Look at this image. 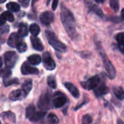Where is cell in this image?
I'll list each match as a JSON object with an SVG mask.
<instances>
[{"label":"cell","instance_id":"6da1fadb","mask_svg":"<svg viewBox=\"0 0 124 124\" xmlns=\"http://www.w3.org/2000/svg\"><path fill=\"white\" fill-rule=\"evenodd\" d=\"M60 17L62 25L68 36L72 39H76L78 36L76 28V20L72 12L65 7L64 4H62L61 6Z\"/></svg>","mask_w":124,"mask_h":124},{"label":"cell","instance_id":"7a4b0ae2","mask_svg":"<svg viewBox=\"0 0 124 124\" xmlns=\"http://www.w3.org/2000/svg\"><path fill=\"white\" fill-rule=\"evenodd\" d=\"M45 35H46V38L49 42V44L57 52H62L64 53L67 51V47L66 45L64 44L63 43H62L61 41H60L58 40V39L57 38V36H55V34L49 30H46L45 32Z\"/></svg>","mask_w":124,"mask_h":124},{"label":"cell","instance_id":"3957f363","mask_svg":"<svg viewBox=\"0 0 124 124\" xmlns=\"http://www.w3.org/2000/svg\"><path fill=\"white\" fill-rule=\"evenodd\" d=\"M99 52H100V54L102 59V62H103V65L104 67L105 68L107 75L108 76L109 78L110 79H113L115 78L116 76V68H114V66L113 65L112 62H110V60L108 59V56L105 54L102 47L101 46H99Z\"/></svg>","mask_w":124,"mask_h":124},{"label":"cell","instance_id":"277c9868","mask_svg":"<svg viewBox=\"0 0 124 124\" xmlns=\"http://www.w3.org/2000/svg\"><path fill=\"white\" fill-rule=\"evenodd\" d=\"M4 63L7 68H12L18 60V54L13 51H8L4 54Z\"/></svg>","mask_w":124,"mask_h":124},{"label":"cell","instance_id":"5b68a950","mask_svg":"<svg viewBox=\"0 0 124 124\" xmlns=\"http://www.w3.org/2000/svg\"><path fill=\"white\" fill-rule=\"evenodd\" d=\"M51 94L49 92L43 93L38 102V107L43 110H47L51 108Z\"/></svg>","mask_w":124,"mask_h":124},{"label":"cell","instance_id":"8992f818","mask_svg":"<svg viewBox=\"0 0 124 124\" xmlns=\"http://www.w3.org/2000/svg\"><path fill=\"white\" fill-rule=\"evenodd\" d=\"M100 77L98 76H94L90 78L89 79H88L86 81L81 82V85L84 89L86 90H92V89H94L97 86H98V85L100 84Z\"/></svg>","mask_w":124,"mask_h":124},{"label":"cell","instance_id":"52a82bcc","mask_svg":"<svg viewBox=\"0 0 124 124\" xmlns=\"http://www.w3.org/2000/svg\"><path fill=\"white\" fill-rule=\"evenodd\" d=\"M66 102H67V97L63 93L60 92L54 93V98L52 100L53 105L54 106V108H60L62 107L63 105H65Z\"/></svg>","mask_w":124,"mask_h":124},{"label":"cell","instance_id":"ba28073f","mask_svg":"<svg viewBox=\"0 0 124 124\" xmlns=\"http://www.w3.org/2000/svg\"><path fill=\"white\" fill-rule=\"evenodd\" d=\"M43 65L48 70H52L56 68V64L49 52H45L43 55Z\"/></svg>","mask_w":124,"mask_h":124},{"label":"cell","instance_id":"9c48e42d","mask_svg":"<svg viewBox=\"0 0 124 124\" xmlns=\"http://www.w3.org/2000/svg\"><path fill=\"white\" fill-rule=\"evenodd\" d=\"M21 73L23 75H29V74L37 75L39 74V71L37 68L31 66V65L25 62L21 66Z\"/></svg>","mask_w":124,"mask_h":124},{"label":"cell","instance_id":"30bf717a","mask_svg":"<svg viewBox=\"0 0 124 124\" xmlns=\"http://www.w3.org/2000/svg\"><path fill=\"white\" fill-rule=\"evenodd\" d=\"M54 14L49 11H46L41 13L40 15V21L42 24L45 25H48L51 23H52L54 20Z\"/></svg>","mask_w":124,"mask_h":124},{"label":"cell","instance_id":"8fae6325","mask_svg":"<svg viewBox=\"0 0 124 124\" xmlns=\"http://www.w3.org/2000/svg\"><path fill=\"white\" fill-rule=\"evenodd\" d=\"M26 97V95L25 94V93L23 92L22 89H16L12 91L10 94H9V99L12 101H17V100H21L23 99H24Z\"/></svg>","mask_w":124,"mask_h":124},{"label":"cell","instance_id":"7c38bea8","mask_svg":"<svg viewBox=\"0 0 124 124\" xmlns=\"http://www.w3.org/2000/svg\"><path fill=\"white\" fill-rule=\"evenodd\" d=\"M86 6L89 8L90 12H94V14H96L97 16H99L101 18L103 17V16H104L103 12H102L101 8H100L97 4H94L91 1H86Z\"/></svg>","mask_w":124,"mask_h":124},{"label":"cell","instance_id":"4fadbf2b","mask_svg":"<svg viewBox=\"0 0 124 124\" xmlns=\"http://www.w3.org/2000/svg\"><path fill=\"white\" fill-rule=\"evenodd\" d=\"M21 41H22V40L20 39V37L17 35V33H12L8 39L7 44L10 47H16L17 46V44Z\"/></svg>","mask_w":124,"mask_h":124},{"label":"cell","instance_id":"5bb4252c","mask_svg":"<svg viewBox=\"0 0 124 124\" xmlns=\"http://www.w3.org/2000/svg\"><path fill=\"white\" fill-rule=\"evenodd\" d=\"M108 92H109V89L106 86L105 84H102L99 86H97L94 89V94L98 97L105 95L108 94Z\"/></svg>","mask_w":124,"mask_h":124},{"label":"cell","instance_id":"9a60e30c","mask_svg":"<svg viewBox=\"0 0 124 124\" xmlns=\"http://www.w3.org/2000/svg\"><path fill=\"white\" fill-rule=\"evenodd\" d=\"M65 86L66 87V89L70 92V93L75 97V98H78L80 96V93L78 89L76 87V86H74L73 84L70 83V82H67L65 83Z\"/></svg>","mask_w":124,"mask_h":124},{"label":"cell","instance_id":"2e32d148","mask_svg":"<svg viewBox=\"0 0 124 124\" xmlns=\"http://www.w3.org/2000/svg\"><path fill=\"white\" fill-rule=\"evenodd\" d=\"M31 41L33 49H35L37 51H43L44 50V46H43L41 40L38 37L32 36L31 38Z\"/></svg>","mask_w":124,"mask_h":124},{"label":"cell","instance_id":"e0dca14e","mask_svg":"<svg viewBox=\"0 0 124 124\" xmlns=\"http://www.w3.org/2000/svg\"><path fill=\"white\" fill-rule=\"evenodd\" d=\"M1 117L4 120V121H8L12 124L16 122V117L15 113H13L11 111H6L3 112L1 114Z\"/></svg>","mask_w":124,"mask_h":124},{"label":"cell","instance_id":"ac0fdd59","mask_svg":"<svg viewBox=\"0 0 124 124\" xmlns=\"http://www.w3.org/2000/svg\"><path fill=\"white\" fill-rule=\"evenodd\" d=\"M32 86H33V83H32V80L31 79H27L25 80L23 84H22V88L21 89L23 90V92L25 93V94L27 96L28 94V93L31 92V90L32 89Z\"/></svg>","mask_w":124,"mask_h":124},{"label":"cell","instance_id":"d6986e66","mask_svg":"<svg viewBox=\"0 0 124 124\" xmlns=\"http://www.w3.org/2000/svg\"><path fill=\"white\" fill-rule=\"evenodd\" d=\"M28 34V25L25 23H21L19 26L18 31H17V35L20 37H25L27 36Z\"/></svg>","mask_w":124,"mask_h":124},{"label":"cell","instance_id":"ffe728a7","mask_svg":"<svg viewBox=\"0 0 124 124\" xmlns=\"http://www.w3.org/2000/svg\"><path fill=\"white\" fill-rule=\"evenodd\" d=\"M46 114V111H40V112L34 113L33 115V116L31 117L29 119L32 122H39V121H41L44 118Z\"/></svg>","mask_w":124,"mask_h":124},{"label":"cell","instance_id":"44dd1931","mask_svg":"<svg viewBox=\"0 0 124 124\" xmlns=\"http://www.w3.org/2000/svg\"><path fill=\"white\" fill-rule=\"evenodd\" d=\"M28 61L31 65H39L41 62V57L40 55H39L37 54H32V55H31V56H29L28 57Z\"/></svg>","mask_w":124,"mask_h":124},{"label":"cell","instance_id":"7402d4cb","mask_svg":"<svg viewBox=\"0 0 124 124\" xmlns=\"http://www.w3.org/2000/svg\"><path fill=\"white\" fill-rule=\"evenodd\" d=\"M6 7H7V9H8V11L10 12H17L20 9V4L16 3V2H13V1L9 2Z\"/></svg>","mask_w":124,"mask_h":124},{"label":"cell","instance_id":"603a6c76","mask_svg":"<svg viewBox=\"0 0 124 124\" xmlns=\"http://www.w3.org/2000/svg\"><path fill=\"white\" fill-rule=\"evenodd\" d=\"M116 39L118 42V47L119 49L121 50V53L124 54V33H119L118 34H117Z\"/></svg>","mask_w":124,"mask_h":124},{"label":"cell","instance_id":"cb8c5ba5","mask_svg":"<svg viewBox=\"0 0 124 124\" xmlns=\"http://www.w3.org/2000/svg\"><path fill=\"white\" fill-rule=\"evenodd\" d=\"M113 92L117 99L120 100H123L124 99V89L122 87L118 86V87H114L113 88Z\"/></svg>","mask_w":124,"mask_h":124},{"label":"cell","instance_id":"d4e9b609","mask_svg":"<svg viewBox=\"0 0 124 124\" xmlns=\"http://www.w3.org/2000/svg\"><path fill=\"white\" fill-rule=\"evenodd\" d=\"M29 31H30L31 33L33 35V36L36 37L40 33V28L36 23H33L30 25Z\"/></svg>","mask_w":124,"mask_h":124},{"label":"cell","instance_id":"484cf974","mask_svg":"<svg viewBox=\"0 0 124 124\" xmlns=\"http://www.w3.org/2000/svg\"><path fill=\"white\" fill-rule=\"evenodd\" d=\"M2 17L5 20V21H9V22H12L14 21L15 20V17H14V15H12V12H9V11H5L1 15Z\"/></svg>","mask_w":124,"mask_h":124},{"label":"cell","instance_id":"4316f807","mask_svg":"<svg viewBox=\"0 0 124 124\" xmlns=\"http://www.w3.org/2000/svg\"><path fill=\"white\" fill-rule=\"evenodd\" d=\"M35 107L33 105H29L28 107H27L26 110H25V117L27 118H30L31 117L33 116V115L35 113Z\"/></svg>","mask_w":124,"mask_h":124},{"label":"cell","instance_id":"83f0119b","mask_svg":"<svg viewBox=\"0 0 124 124\" xmlns=\"http://www.w3.org/2000/svg\"><path fill=\"white\" fill-rule=\"evenodd\" d=\"M19 84V81L17 78L4 79V84L5 86H9L12 84Z\"/></svg>","mask_w":124,"mask_h":124},{"label":"cell","instance_id":"f1b7e54d","mask_svg":"<svg viewBox=\"0 0 124 124\" xmlns=\"http://www.w3.org/2000/svg\"><path fill=\"white\" fill-rule=\"evenodd\" d=\"M47 84L52 89L57 88V81L54 76H49L47 78Z\"/></svg>","mask_w":124,"mask_h":124},{"label":"cell","instance_id":"f546056e","mask_svg":"<svg viewBox=\"0 0 124 124\" xmlns=\"http://www.w3.org/2000/svg\"><path fill=\"white\" fill-rule=\"evenodd\" d=\"M16 48H17V51H18L19 52H20V53L25 52L27 50V49H28L27 44H26L25 42H23V41H22L21 42H20V43L17 44V46H16Z\"/></svg>","mask_w":124,"mask_h":124},{"label":"cell","instance_id":"4dcf8cb0","mask_svg":"<svg viewBox=\"0 0 124 124\" xmlns=\"http://www.w3.org/2000/svg\"><path fill=\"white\" fill-rule=\"evenodd\" d=\"M110 5L112 9L115 12H118L119 10V2L117 0H111L110 1Z\"/></svg>","mask_w":124,"mask_h":124},{"label":"cell","instance_id":"1f68e13d","mask_svg":"<svg viewBox=\"0 0 124 124\" xmlns=\"http://www.w3.org/2000/svg\"><path fill=\"white\" fill-rule=\"evenodd\" d=\"M47 120L50 123V124H57L59 122V119L57 117L56 115L53 114V113H50L48 115V117H47Z\"/></svg>","mask_w":124,"mask_h":124},{"label":"cell","instance_id":"d6a6232c","mask_svg":"<svg viewBox=\"0 0 124 124\" xmlns=\"http://www.w3.org/2000/svg\"><path fill=\"white\" fill-rule=\"evenodd\" d=\"M11 74H12V72L9 70L4 69V70H0V76H1L4 79L8 78L11 76Z\"/></svg>","mask_w":124,"mask_h":124},{"label":"cell","instance_id":"836d02e7","mask_svg":"<svg viewBox=\"0 0 124 124\" xmlns=\"http://www.w3.org/2000/svg\"><path fill=\"white\" fill-rule=\"evenodd\" d=\"M92 118L89 115H85L82 118L81 124H90L92 122Z\"/></svg>","mask_w":124,"mask_h":124},{"label":"cell","instance_id":"e575fe53","mask_svg":"<svg viewBox=\"0 0 124 124\" xmlns=\"http://www.w3.org/2000/svg\"><path fill=\"white\" fill-rule=\"evenodd\" d=\"M19 3L23 7H28L29 5L30 1L29 0H19Z\"/></svg>","mask_w":124,"mask_h":124},{"label":"cell","instance_id":"d590c367","mask_svg":"<svg viewBox=\"0 0 124 124\" xmlns=\"http://www.w3.org/2000/svg\"><path fill=\"white\" fill-rule=\"evenodd\" d=\"M9 25H5L4 27H3L2 28L0 29V31H1L2 33H7V32L9 31Z\"/></svg>","mask_w":124,"mask_h":124},{"label":"cell","instance_id":"8d00e7d4","mask_svg":"<svg viewBox=\"0 0 124 124\" xmlns=\"http://www.w3.org/2000/svg\"><path fill=\"white\" fill-rule=\"evenodd\" d=\"M57 4H58V1H57V0L53 1V2H52V10H55V9H57Z\"/></svg>","mask_w":124,"mask_h":124},{"label":"cell","instance_id":"74e56055","mask_svg":"<svg viewBox=\"0 0 124 124\" xmlns=\"http://www.w3.org/2000/svg\"><path fill=\"white\" fill-rule=\"evenodd\" d=\"M5 23H6L5 20L2 17V16H1V15H0V26L4 25L5 24Z\"/></svg>","mask_w":124,"mask_h":124},{"label":"cell","instance_id":"f35d334b","mask_svg":"<svg viewBox=\"0 0 124 124\" xmlns=\"http://www.w3.org/2000/svg\"><path fill=\"white\" fill-rule=\"evenodd\" d=\"M86 103V102H82L80 105H78V106H76V108H75V110H77L78 109H79V108H81L83 105H84Z\"/></svg>","mask_w":124,"mask_h":124},{"label":"cell","instance_id":"ab89813d","mask_svg":"<svg viewBox=\"0 0 124 124\" xmlns=\"http://www.w3.org/2000/svg\"><path fill=\"white\" fill-rule=\"evenodd\" d=\"M118 124H124V122L121 119H118Z\"/></svg>","mask_w":124,"mask_h":124},{"label":"cell","instance_id":"60d3db41","mask_svg":"<svg viewBox=\"0 0 124 124\" xmlns=\"http://www.w3.org/2000/svg\"><path fill=\"white\" fill-rule=\"evenodd\" d=\"M2 65H3V62H2V59H1V57H0V68L2 67Z\"/></svg>","mask_w":124,"mask_h":124},{"label":"cell","instance_id":"b9f144b4","mask_svg":"<svg viewBox=\"0 0 124 124\" xmlns=\"http://www.w3.org/2000/svg\"><path fill=\"white\" fill-rule=\"evenodd\" d=\"M124 9H122V12H121V19H122V20H124Z\"/></svg>","mask_w":124,"mask_h":124},{"label":"cell","instance_id":"7bdbcfd3","mask_svg":"<svg viewBox=\"0 0 124 124\" xmlns=\"http://www.w3.org/2000/svg\"><path fill=\"white\" fill-rule=\"evenodd\" d=\"M96 2H97V3H103L104 2V1H96Z\"/></svg>","mask_w":124,"mask_h":124},{"label":"cell","instance_id":"ee69618b","mask_svg":"<svg viewBox=\"0 0 124 124\" xmlns=\"http://www.w3.org/2000/svg\"><path fill=\"white\" fill-rule=\"evenodd\" d=\"M5 1H6V0H0V4H2Z\"/></svg>","mask_w":124,"mask_h":124},{"label":"cell","instance_id":"f6af8a7d","mask_svg":"<svg viewBox=\"0 0 124 124\" xmlns=\"http://www.w3.org/2000/svg\"><path fill=\"white\" fill-rule=\"evenodd\" d=\"M0 124H1V122H0Z\"/></svg>","mask_w":124,"mask_h":124}]
</instances>
